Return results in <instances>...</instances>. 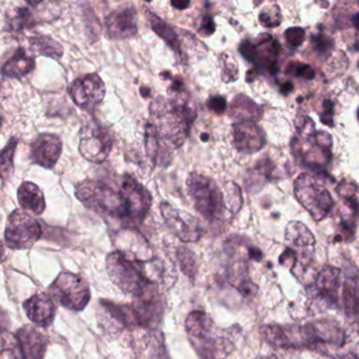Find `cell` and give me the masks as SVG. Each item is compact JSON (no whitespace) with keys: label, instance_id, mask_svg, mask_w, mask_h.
<instances>
[{"label":"cell","instance_id":"obj_1","mask_svg":"<svg viewBox=\"0 0 359 359\" xmlns=\"http://www.w3.org/2000/svg\"><path fill=\"white\" fill-rule=\"evenodd\" d=\"M106 268L114 285L134 297L151 285H158L163 274V264L158 259H140L121 250L107 256Z\"/></svg>","mask_w":359,"mask_h":359},{"label":"cell","instance_id":"obj_2","mask_svg":"<svg viewBox=\"0 0 359 359\" xmlns=\"http://www.w3.org/2000/svg\"><path fill=\"white\" fill-rule=\"evenodd\" d=\"M196 115L190 96L169 100L158 96L150 106V123L159 137L172 149L180 148L184 144Z\"/></svg>","mask_w":359,"mask_h":359},{"label":"cell","instance_id":"obj_3","mask_svg":"<svg viewBox=\"0 0 359 359\" xmlns=\"http://www.w3.org/2000/svg\"><path fill=\"white\" fill-rule=\"evenodd\" d=\"M186 331L201 359H222L234 350L228 334L215 336V323L205 311L195 310L188 315Z\"/></svg>","mask_w":359,"mask_h":359},{"label":"cell","instance_id":"obj_4","mask_svg":"<svg viewBox=\"0 0 359 359\" xmlns=\"http://www.w3.org/2000/svg\"><path fill=\"white\" fill-rule=\"evenodd\" d=\"M75 196L88 209L106 219L118 220L130 228L127 205L119 193L100 180H86L75 187Z\"/></svg>","mask_w":359,"mask_h":359},{"label":"cell","instance_id":"obj_5","mask_svg":"<svg viewBox=\"0 0 359 359\" xmlns=\"http://www.w3.org/2000/svg\"><path fill=\"white\" fill-rule=\"evenodd\" d=\"M187 189L195 209L205 219L213 222L226 217L224 190L212 178L192 173L187 180Z\"/></svg>","mask_w":359,"mask_h":359},{"label":"cell","instance_id":"obj_6","mask_svg":"<svg viewBox=\"0 0 359 359\" xmlns=\"http://www.w3.org/2000/svg\"><path fill=\"white\" fill-rule=\"evenodd\" d=\"M49 293L60 306L71 311H83L91 299L87 281L77 274L62 272L49 287Z\"/></svg>","mask_w":359,"mask_h":359},{"label":"cell","instance_id":"obj_7","mask_svg":"<svg viewBox=\"0 0 359 359\" xmlns=\"http://www.w3.org/2000/svg\"><path fill=\"white\" fill-rule=\"evenodd\" d=\"M296 197L300 205L310 213L314 220L320 222L327 217L333 208L334 201L329 191L308 174L298 176L294 184Z\"/></svg>","mask_w":359,"mask_h":359},{"label":"cell","instance_id":"obj_8","mask_svg":"<svg viewBox=\"0 0 359 359\" xmlns=\"http://www.w3.org/2000/svg\"><path fill=\"white\" fill-rule=\"evenodd\" d=\"M41 234V224L27 212L15 210L8 217L5 241L10 249H31L39 241Z\"/></svg>","mask_w":359,"mask_h":359},{"label":"cell","instance_id":"obj_9","mask_svg":"<svg viewBox=\"0 0 359 359\" xmlns=\"http://www.w3.org/2000/svg\"><path fill=\"white\" fill-rule=\"evenodd\" d=\"M341 271L336 266H325L317 274L314 283L309 287V297L312 306L323 312L327 309H334L339 302V290Z\"/></svg>","mask_w":359,"mask_h":359},{"label":"cell","instance_id":"obj_10","mask_svg":"<svg viewBox=\"0 0 359 359\" xmlns=\"http://www.w3.org/2000/svg\"><path fill=\"white\" fill-rule=\"evenodd\" d=\"M113 140L110 132L95 121L83 126L79 136V152L86 161L102 163L112 151Z\"/></svg>","mask_w":359,"mask_h":359},{"label":"cell","instance_id":"obj_11","mask_svg":"<svg viewBox=\"0 0 359 359\" xmlns=\"http://www.w3.org/2000/svg\"><path fill=\"white\" fill-rule=\"evenodd\" d=\"M131 308L137 327L150 330L158 329L165 312V304L158 285H151L144 293L134 297Z\"/></svg>","mask_w":359,"mask_h":359},{"label":"cell","instance_id":"obj_12","mask_svg":"<svg viewBox=\"0 0 359 359\" xmlns=\"http://www.w3.org/2000/svg\"><path fill=\"white\" fill-rule=\"evenodd\" d=\"M285 241L287 249L295 258V266L292 271L294 272L295 268L306 270L314 255L316 245L314 235L302 222H291L285 228Z\"/></svg>","mask_w":359,"mask_h":359},{"label":"cell","instance_id":"obj_13","mask_svg":"<svg viewBox=\"0 0 359 359\" xmlns=\"http://www.w3.org/2000/svg\"><path fill=\"white\" fill-rule=\"evenodd\" d=\"M304 346L317 348L323 344L342 348L346 344V335L344 329L331 319H319L300 327Z\"/></svg>","mask_w":359,"mask_h":359},{"label":"cell","instance_id":"obj_14","mask_svg":"<svg viewBox=\"0 0 359 359\" xmlns=\"http://www.w3.org/2000/svg\"><path fill=\"white\" fill-rule=\"evenodd\" d=\"M119 194L127 205L130 228L140 224L150 211L153 201L152 195L129 174L123 176Z\"/></svg>","mask_w":359,"mask_h":359},{"label":"cell","instance_id":"obj_15","mask_svg":"<svg viewBox=\"0 0 359 359\" xmlns=\"http://www.w3.org/2000/svg\"><path fill=\"white\" fill-rule=\"evenodd\" d=\"M69 93L76 106L92 111L104 100L106 86L100 75L92 73L75 79L69 88Z\"/></svg>","mask_w":359,"mask_h":359},{"label":"cell","instance_id":"obj_16","mask_svg":"<svg viewBox=\"0 0 359 359\" xmlns=\"http://www.w3.org/2000/svg\"><path fill=\"white\" fill-rule=\"evenodd\" d=\"M161 212L170 230L182 243H196L203 236L201 222L191 214L175 209L168 203H161Z\"/></svg>","mask_w":359,"mask_h":359},{"label":"cell","instance_id":"obj_17","mask_svg":"<svg viewBox=\"0 0 359 359\" xmlns=\"http://www.w3.org/2000/svg\"><path fill=\"white\" fill-rule=\"evenodd\" d=\"M62 142L55 134H39L31 144L30 156L36 165L52 170L60 161Z\"/></svg>","mask_w":359,"mask_h":359},{"label":"cell","instance_id":"obj_18","mask_svg":"<svg viewBox=\"0 0 359 359\" xmlns=\"http://www.w3.org/2000/svg\"><path fill=\"white\" fill-rule=\"evenodd\" d=\"M107 33L114 41H126L137 34V11L133 7L114 10L106 18Z\"/></svg>","mask_w":359,"mask_h":359},{"label":"cell","instance_id":"obj_19","mask_svg":"<svg viewBox=\"0 0 359 359\" xmlns=\"http://www.w3.org/2000/svg\"><path fill=\"white\" fill-rule=\"evenodd\" d=\"M233 144L241 153H255L264 146V132L253 121H243L233 126Z\"/></svg>","mask_w":359,"mask_h":359},{"label":"cell","instance_id":"obj_20","mask_svg":"<svg viewBox=\"0 0 359 359\" xmlns=\"http://www.w3.org/2000/svg\"><path fill=\"white\" fill-rule=\"evenodd\" d=\"M22 359H43L47 352L48 340L45 334L31 325H24L15 335Z\"/></svg>","mask_w":359,"mask_h":359},{"label":"cell","instance_id":"obj_21","mask_svg":"<svg viewBox=\"0 0 359 359\" xmlns=\"http://www.w3.org/2000/svg\"><path fill=\"white\" fill-rule=\"evenodd\" d=\"M260 335L266 344L276 348H302L300 327H281L279 325H264L260 327Z\"/></svg>","mask_w":359,"mask_h":359},{"label":"cell","instance_id":"obj_22","mask_svg":"<svg viewBox=\"0 0 359 359\" xmlns=\"http://www.w3.org/2000/svg\"><path fill=\"white\" fill-rule=\"evenodd\" d=\"M24 309L33 323L46 329L53 323L55 318V304L47 294H35L24 302Z\"/></svg>","mask_w":359,"mask_h":359},{"label":"cell","instance_id":"obj_23","mask_svg":"<svg viewBox=\"0 0 359 359\" xmlns=\"http://www.w3.org/2000/svg\"><path fill=\"white\" fill-rule=\"evenodd\" d=\"M144 147L147 155L155 165L158 167H168L171 163L173 150L168 146L157 134L154 126L149 121L146 126V135H144Z\"/></svg>","mask_w":359,"mask_h":359},{"label":"cell","instance_id":"obj_24","mask_svg":"<svg viewBox=\"0 0 359 359\" xmlns=\"http://www.w3.org/2000/svg\"><path fill=\"white\" fill-rule=\"evenodd\" d=\"M146 18L152 30L156 33L157 36L161 37L175 52L178 57L184 60L186 54H184V49H182V41L175 29L172 28L169 24L161 20L157 14L151 11V10H146Z\"/></svg>","mask_w":359,"mask_h":359},{"label":"cell","instance_id":"obj_25","mask_svg":"<svg viewBox=\"0 0 359 359\" xmlns=\"http://www.w3.org/2000/svg\"><path fill=\"white\" fill-rule=\"evenodd\" d=\"M18 198L20 207L32 215L39 216L45 211L46 201L43 191L33 182H25L20 184Z\"/></svg>","mask_w":359,"mask_h":359},{"label":"cell","instance_id":"obj_26","mask_svg":"<svg viewBox=\"0 0 359 359\" xmlns=\"http://www.w3.org/2000/svg\"><path fill=\"white\" fill-rule=\"evenodd\" d=\"M341 304L346 317L359 325V277L346 276L341 291Z\"/></svg>","mask_w":359,"mask_h":359},{"label":"cell","instance_id":"obj_27","mask_svg":"<svg viewBox=\"0 0 359 359\" xmlns=\"http://www.w3.org/2000/svg\"><path fill=\"white\" fill-rule=\"evenodd\" d=\"M35 69V60L24 48H18L3 67V75L10 79H22Z\"/></svg>","mask_w":359,"mask_h":359},{"label":"cell","instance_id":"obj_28","mask_svg":"<svg viewBox=\"0 0 359 359\" xmlns=\"http://www.w3.org/2000/svg\"><path fill=\"white\" fill-rule=\"evenodd\" d=\"M262 109L253 100L245 95H237L231 104L230 115L232 118L243 121H255L262 117Z\"/></svg>","mask_w":359,"mask_h":359},{"label":"cell","instance_id":"obj_29","mask_svg":"<svg viewBox=\"0 0 359 359\" xmlns=\"http://www.w3.org/2000/svg\"><path fill=\"white\" fill-rule=\"evenodd\" d=\"M29 41H30L31 49L39 55L55 60H60L64 55V47L58 41H54L47 35L30 37Z\"/></svg>","mask_w":359,"mask_h":359},{"label":"cell","instance_id":"obj_30","mask_svg":"<svg viewBox=\"0 0 359 359\" xmlns=\"http://www.w3.org/2000/svg\"><path fill=\"white\" fill-rule=\"evenodd\" d=\"M32 8H16L8 18L10 30L20 32L25 29H31L36 25V16L33 13Z\"/></svg>","mask_w":359,"mask_h":359},{"label":"cell","instance_id":"obj_31","mask_svg":"<svg viewBox=\"0 0 359 359\" xmlns=\"http://www.w3.org/2000/svg\"><path fill=\"white\" fill-rule=\"evenodd\" d=\"M177 259L182 273L187 275L191 281H194L197 274V264L194 253L188 248L180 247L177 250Z\"/></svg>","mask_w":359,"mask_h":359},{"label":"cell","instance_id":"obj_32","mask_svg":"<svg viewBox=\"0 0 359 359\" xmlns=\"http://www.w3.org/2000/svg\"><path fill=\"white\" fill-rule=\"evenodd\" d=\"M224 203H226V211L231 215H235L241 210L243 205V196L241 189L234 182H229L224 189Z\"/></svg>","mask_w":359,"mask_h":359},{"label":"cell","instance_id":"obj_33","mask_svg":"<svg viewBox=\"0 0 359 359\" xmlns=\"http://www.w3.org/2000/svg\"><path fill=\"white\" fill-rule=\"evenodd\" d=\"M18 146V140L12 137L1 153V176L3 180L10 177L14 169V155Z\"/></svg>","mask_w":359,"mask_h":359},{"label":"cell","instance_id":"obj_34","mask_svg":"<svg viewBox=\"0 0 359 359\" xmlns=\"http://www.w3.org/2000/svg\"><path fill=\"white\" fill-rule=\"evenodd\" d=\"M220 65H222V76L224 83H232L238 79V65L234 57L226 53L220 55Z\"/></svg>","mask_w":359,"mask_h":359},{"label":"cell","instance_id":"obj_35","mask_svg":"<svg viewBox=\"0 0 359 359\" xmlns=\"http://www.w3.org/2000/svg\"><path fill=\"white\" fill-rule=\"evenodd\" d=\"M149 359H171L168 353L163 334L156 332L152 335L149 350Z\"/></svg>","mask_w":359,"mask_h":359},{"label":"cell","instance_id":"obj_36","mask_svg":"<svg viewBox=\"0 0 359 359\" xmlns=\"http://www.w3.org/2000/svg\"><path fill=\"white\" fill-rule=\"evenodd\" d=\"M259 22L266 28L278 27L281 22V14L278 6L271 5V7L264 8L260 12Z\"/></svg>","mask_w":359,"mask_h":359},{"label":"cell","instance_id":"obj_37","mask_svg":"<svg viewBox=\"0 0 359 359\" xmlns=\"http://www.w3.org/2000/svg\"><path fill=\"white\" fill-rule=\"evenodd\" d=\"M338 194L339 196L344 197L346 203H348V207L354 211H358L359 210V196L357 194L358 189L352 184H339L337 188Z\"/></svg>","mask_w":359,"mask_h":359},{"label":"cell","instance_id":"obj_38","mask_svg":"<svg viewBox=\"0 0 359 359\" xmlns=\"http://www.w3.org/2000/svg\"><path fill=\"white\" fill-rule=\"evenodd\" d=\"M285 37L290 45L293 46V47H299L304 43L306 33L302 28L293 27V28H289L285 31Z\"/></svg>","mask_w":359,"mask_h":359},{"label":"cell","instance_id":"obj_39","mask_svg":"<svg viewBox=\"0 0 359 359\" xmlns=\"http://www.w3.org/2000/svg\"><path fill=\"white\" fill-rule=\"evenodd\" d=\"M239 53H241L243 57L245 58L248 62H254V64H255L258 58V46L252 43V41H243L241 45L239 46Z\"/></svg>","mask_w":359,"mask_h":359},{"label":"cell","instance_id":"obj_40","mask_svg":"<svg viewBox=\"0 0 359 359\" xmlns=\"http://www.w3.org/2000/svg\"><path fill=\"white\" fill-rule=\"evenodd\" d=\"M312 45L315 51L320 54H325L333 48V41L325 35H314L312 37Z\"/></svg>","mask_w":359,"mask_h":359},{"label":"cell","instance_id":"obj_41","mask_svg":"<svg viewBox=\"0 0 359 359\" xmlns=\"http://www.w3.org/2000/svg\"><path fill=\"white\" fill-rule=\"evenodd\" d=\"M298 132L304 137H313L315 135L314 121L310 117H302L296 121Z\"/></svg>","mask_w":359,"mask_h":359},{"label":"cell","instance_id":"obj_42","mask_svg":"<svg viewBox=\"0 0 359 359\" xmlns=\"http://www.w3.org/2000/svg\"><path fill=\"white\" fill-rule=\"evenodd\" d=\"M236 289L245 298H253L254 296H256L258 291L257 285L254 283L253 280L250 279V277L241 281V283L237 285Z\"/></svg>","mask_w":359,"mask_h":359},{"label":"cell","instance_id":"obj_43","mask_svg":"<svg viewBox=\"0 0 359 359\" xmlns=\"http://www.w3.org/2000/svg\"><path fill=\"white\" fill-rule=\"evenodd\" d=\"M290 68H292L291 71L296 77H302L308 81H311L315 77V71L313 70L312 67L308 66V65L292 64Z\"/></svg>","mask_w":359,"mask_h":359},{"label":"cell","instance_id":"obj_44","mask_svg":"<svg viewBox=\"0 0 359 359\" xmlns=\"http://www.w3.org/2000/svg\"><path fill=\"white\" fill-rule=\"evenodd\" d=\"M208 108L213 111L216 114H222L226 110V98L220 95L212 96L208 100Z\"/></svg>","mask_w":359,"mask_h":359},{"label":"cell","instance_id":"obj_45","mask_svg":"<svg viewBox=\"0 0 359 359\" xmlns=\"http://www.w3.org/2000/svg\"><path fill=\"white\" fill-rule=\"evenodd\" d=\"M216 27L213 18L210 15H205L201 20V27L198 28V33L203 36H211L215 32Z\"/></svg>","mask_w":359,"mask_h":359},{"label":"cell","instance_id":"obj_46","mask_svg":"<svg viewBox=\"0 0 359 359\" xmlns=\"http://www.w3.org/2000/svg\"><path fill=\"white\" fill-rule=\"evenodd\" d=\"M333 102L325 100L323 102V114L320 115L321 121L329 127H333Z\"/></svg>","mask_w":359,"mask_h":359},{"label":"cell","instance_id":"obj_47","mask_svg":"<svg viewBox=\"0 0 359 359\" xmlns=\"http://www.w3.org/2000/svg\"><path fill=\"white\" fill-rule=\"evenodd\" d=\"M250 259L255 260V262H260L262 259V253L258 248L250 247L248 249Z\"/></svg>","mask_w":359,"mask_h":359},{"label":"cell","instance_id":"obj_48","mask_svg":"<svg viewBox=\"0 0 359 359\" xmlns=\"http://www.w3.org/2000/svg\"><path fill=\"white\" fill-rule=\"evenodd\" d=\"M191 5L190 1H171L172 7L177 10H184Z\"/></svg>","mask_w":359,"mask_h":359},{"label":"cell","instance_id":"obj_49","mask_svg":"<svg viewBox=\"0 0 359 359\" xmlns=\"http://www.w3.org/2000/svg\"><path fill=\"white\" fill-rule=\"evenodd\" d=\"M280 91L287 95V94H289L290 92L293 91V85H292V83H290V81L283 83V86H281L280 88Z\"/></svg>","mask_w":359,"mask_h":359},{"label":"cell","instance_id":"obj_50","mask_svg":"<svg viewBox=\"0 0 359 359\" xmlns=\"http://www.w3.org/2000/svg\"><path fill=\"white\" fill-rule=\"evenodd\" d=\"M140 93H142V97L148 98L151 95V90L147 87L140 88Z\"/></svg>","mask_w":359,"mask_h":359},{"label":"cell","instance_id":"obj_51","mask_svg":"<svg viewBox=\"0 0 359 359\" xmlns=\"http://www.w3.org/2000/svg\"><path fill=\"white\" fill-rule=\"evenodd\" d=\"M353 25H354L355 28L359 31V13H357L356 15H354L352 20Z\"/></svg>","mask_w":359,"mask_h":359},{"label":"cell","instance_id":"obj_52","mask_svg":"<svg viewBox=\"0 0 359 359\" xmlns=\"http://www.w3.org/2000/svg\"><path fill=\"white\" fill-rule=\"evenodd\" d=\"M201 140H203V142H207L208 140H210L209 134H207V133L201 134Z\"/></svg>","mask_w":359,"mask_h":359},{"label":"cell","instance_id":"obj_53","mask_svg":"<svg viewBox=\"0 0 359 359\" xmlns=\"http://www.w3.org/2000/svg\"><path fill=\"white\" fill-rule=\"evenodd\" d=\"M268 359H278L276 356H274V355H272V356L269 357Z\"/></svg>","mask_w":359,"mask_h":359},{"label":"cell","instance_id":"obj_54","mask_svg":"<svg viewBox=\"0 0 359 359\" xmlns=\"http://www.w3.org/2000/svg\"><path fill=\"white\" fill-rule=\"evenodd\" d=\"M357 115H358V121H359V110H358V114H357Z\"/></svg>","mask_w":359,"mask_h":359}]
</instances>
